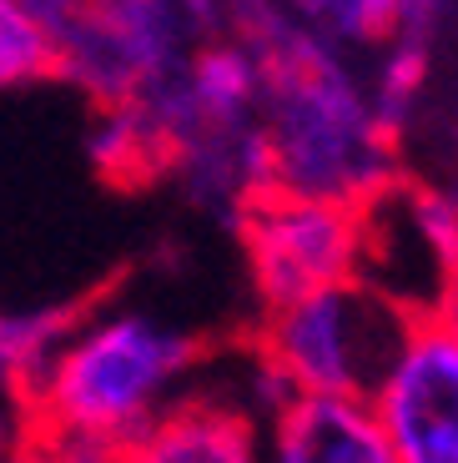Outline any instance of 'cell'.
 <instances>
[{"label":"cell","instance_id":"obj_1","mask_svg":"<svg viewBox=\"0 0 458 463\" xmlns=\"http://www.w3.org/2000/svg\"><path fill=\"white\" fill-rule=\"evenodd\" d=\"M202 343L151 313L76 317L21 398L25 443L35 449H127L177 403Z\"/></svg>","mask_w":458,"mask_h":463},{"label":"cell","instance_id":"obj_2","mask_svg":"<svg viewBox=\"0 0 458 463\" xmlns=\"http://www.w3.org/2000/svg\"><path fill=\"white\" fill-rule=\"evenodd\" d=\"M262 141L272 186L292 197L363 207L398 182V151L373 96L328 41L282 21L262 51Z\"/></svg>","mask_w":458,"mask_h":463},{"label":"cell","instance_id":"obj_3","mask_svg":"<svg viewBox=\"0 0 458 463\" xmlns=\"http://www.w3.org/2000/svg\"><path fill=\"white\" fill-rule=\"evenodd\" d=\"M408 313L367 282H332L322 292L272 307L257 323L253 358L282 383L287 393L312 398H373L388 368L398 363L413 323Z\"/></svg>","mask_w":458,"mask_h":463},{"label":"cell","instance_id":"obj_4","mask_svg":"<svg viewBox=\"0 0 458 463\" xmlns=\"http://www.w3.org/2000/svg\"><path fill=\"white\" fill-rule=\"evenodd\" d=\"M237 232L247 247V272H253L262 313L358 278L363 207L292 197V192L267 186L237 212Z\"/></svg>","mask_w":458,"mask_h":463},{"label":"cell","instance_id":"obj_5","mask_svg":"<svg viewBox=\"0 0 458 463\" xmlns=\"http://www.w3.org/2000/svg\"><path fill=\"white\" fill-rule=\"evenodd\" d=\"M367 403L398 463H458V343L434 313L413 323Z\"/></svg>","mask_w":458,"mask_h":463},{"label":"cell","instance_id":"obj_6","mask_svg":"<svg viewBox=\"0 0 458 463\" xmlns=\"http://www.w3.org/2000/svg\"><path fill=\"white\" fill-rule=\"evenodd\" d=\"M262 463H398L363 398L292 393L267 413Z\"/></svg>","mask_w":458,"mask_h":463},{"label":"cell","instance_id":"obj_7","mask_svg":"<svg viewBox=\"0 0 458 463\" xmlns=\"http://www.w3.org/2000/svg\"><path fill=\"white\" fill-rule=\"evenodd\" d=\"M116 463H262V429L247 403L186 393L116 449Z\"/></svg>","mask_w":458,"mask_h":463},{"label":"cell","instance_id":"obj_8","mask_svg":"<svg viewBox=\"0 0 458 463\" xmlns=\"http://www.w3.org/2000/svg\"><path fill=\"white\" fill-rule=\"evenodd\" d=\"M91 162L116 182H147L151 172L172 166V156H167V141L151 127V116L137 101H121V106H101V116H96Z\"/></svg>","mask_w":458,"mask_h":463},{"label":"cell","instance_id":"obj_9","mask_svg":"<svg viewBox=\"0 0 458 463\" xmlns=\"http://www.w3.org/2000/svg\"><path fill=\"white\" fill-rule=\"evenodd\" d=\"M46 76H61V51L56 35L35 21L25 5L0 0V91L35 86Z\"/></svg>","mask_w":458,"mask_h":463},{"label":"cell","instance_id":"obj_10","mask_svg":"<svg viewBox=\"0 0 458 463\" xmlns=\"http://www.w3.org/2000/svg\"><path fill=\"white\" fill-rule=\"evenodd\" d=\"M428 76V46H413V41H388L378 66V86H373V111H378L383 131L398 137V127L408 121L413 101L424 91Z\"/></svg>","mask_w":458,"mask_h":463},{"label":"cell","instance_id":"obj_11","mask_svg":"<svg viewBox=\"0 0 458 463\" xmlns=\"http://www.w3.org/2000/svg\"><path fill=\"white\" fill-rule=\"evenodd\" d=\"M15 5H25V11L35 15V21H41L51 35H56L61 25H71L76 15H86V11H91L96 0H15Z\"/></svg>","mask_w":458,"mask_h":463},{"label":"cell","instance_id":"obj_12","mask_svg":"<svg viewBox=\"0 0 458 463\" xmlns=\"http://www.w3.org/2000/svg\"><path fill=\"white\" fill-rule=\"evenodd\" d=\"M25 449V418H21V403L11 393H0V463L15 458Z\"/></svg>","mask_w":458,"mask_h":463},{"label":"cell","instance_id":"obj_13","mask_svg":"<svg viewBox=\"0 0 458 463\" xmlns=\"http://www.w3.org/2000/svg\"><path fill=\"white\" fill-rule=\"evenodd\" d=\"M434 317H438V327H444L448 337L458 343V278L448 282V292L438 298V307H434Z\"/></svg>","mask_w":458,"mask_h":463},{"label":"cell","instance_id":"obj_14","mask_svg":"<svg viewBox=\"0 0 458 463\" xmlns=\"http://www.w3.org/2000/svg\"><path fill=\"white\" fill-rule=\"evenodd\" d=\"M5 463H35V458H31V453L21 449V453H15V458H5Z\"/></svg>","mask_w":458,"mask_h":463}]
</instances>
